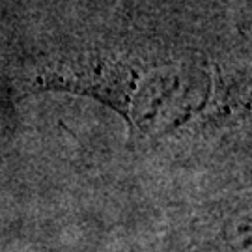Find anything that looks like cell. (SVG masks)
<instances>
[{
	"mask_svg": "<svg viewBox=\"0 0 252 252\" xmlns=\"http://www.w3.org/2000/svg\"><path fill=\"white\" fill-rule=\"evenodd\" d=\"M150 63L126 54H79L49 65L36 82L45 90L90 95L127 118Z\"/></svg>",
	"mask_w": 252,
	"mask_h": 252,
	"instance_id": "cell-1",
	"label": "cell"
}]
</instances>
